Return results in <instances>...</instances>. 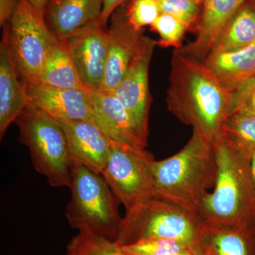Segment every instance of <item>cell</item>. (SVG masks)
Returning a JSON list of instances; mask_svg holds the SVG:
<instances>
[{
    "label": "cell",
    "mask_w": 255,
    "mask_h": 255,
    "mask_svg": "<svg viewBox=\"0 0 255 255\" xmlns=\"http://www.w3.org/2000/svg\"><path fill=\"white\" fill-rule=\"evenodd\" d=\"M66 255H130L117 242L92 233L79 231L67 246Z\"/></svg>",
    "instance_id": "cell-22"
},
{
    "label": "cell",
    "mask_w": 255,
    "mask_h": 255,
    "mask_svg": "<svg viewBox=\"0 0 255 255\" xmlns=\"http://www.w3.org/2000/svg\"><path fill=\"white\" fill-rule=\"evenodd\" d=\"M203 255H255V226L228 227L203 223Z\"/></svg>",
    "instance_id": "cell-18"
},
{
    "label": "cell",
    "mask_w": 255,
    "mask_h": 255,
    "mask_svg": "<svg viewBox=\"0 0 255 255\" xmlns=\"http://www.w3.org/2000/svg\"><path fill=\"white\" fill-rule=\"evenodd\" d=\"M216 175L214 143L193 129L182 150L152 162L154 197L196 214L203 198L214 187Z\"/></svg>",
    "instance_id": "cell-3"
},
{
    "label": "cell",
    "mask_w": 255,
    "mask_h": 255,
    "mask_svg": "<svg viewBox=\"0 0 255 255\" xmlns=\"http://www.w3.org/2000/svg\"><path fill=\"white\" fill-rule=\"evenodd\" d=\"M110 20L108 57L100 90L104 92H114L118 87L146 39L144 29H135L128 22L125 3L114 11Z\"/></svg>",
    "instance_id": "cell-10"
},
{
    "label": "cell",
    "mask_w": 255,
    "mask_h": 255,
    "mask_svg": "<svg viewBox=\"0 0 255 255\" xmlns=\"http://www.w3.org/2000/svg\"><path fill=\"white\" fill-rule=\"evenodd\" d=\"M28 105L58 120L88 121L94 123L91 90L60 89L41 83L25 85Z\"/></svg>",
    "instance_id": "cell-12"
},
{
    "label": "cell",
    "mask_w": 255,
    "mask_h": 255,
    "mask_svg": "<svg viewBox=\"0 0 255 255\" xmlns=\"http://www.w3.org/2000/svg\"><path fill=\"white\" fill-rule=\"evenodd\" d=\"M128 0H104L103 9L100 18V23L104 27L107 28V23L114 11L122 6Z\"/></svg>",
    "instance_id": "cell-30"
},
{
    "label": "cell",
    "mask_w": 255,
    "mask_h": 255,
    "mask_svg": "<svg viewBox=\"0 0 255 255\" xmlns=\"http://www.w3.org/2000/svg\"><path fill=\"white\" fill-rule=\"evenodd\" d=\"M87 90L98 91L105 77L109 50L108 28L90 23L62 38Z\"/></svg>",
    "instance_id": "cell-9"
},
{
    "label": "cell",
    "mask_w": 255,
    "mask_h": 255,
    "mask_svg": "<svg viewBox=\"0 0 255 255\" xmlns=\"http://www.w3.org/2000/svg\"><path fill=\"white\" fill-rule=\"evenodd\" d=\"M18 141L27 146L33 167L53 187H70L71 159L68 140L58 119L28 105L14 122Z\"/></svg>",
    "instance_id": "cell-6"
},
{
    "label": "cell",
    "mask_w": 255,
    "mask_h": 255,
    "mask_svg": "<svg viewBox=\"0 0 255 255\" xmlns=\"http://www.w3.org/2000/svg\"><path fill=\"white\" fill-rule=\"evenodd\" d=\"M233 92L204 62L174 50L166 98L167 109L210 142L221 135L223 124L231 116Z\"/></svg>",
    "instance_id": "cell-1"
},
{
    "label": "cell",
    "mask_w": 255,
    "mask_h": 255,
    "mask_svg": "<svg viewBox=\"0 0 255 255\" xmlns=\"http://www.w3.org/2000/svg\"><path fill=\"white\" fill-rule=\"evenodd\" d=\"M252 1V3H253V5H254V6L255 7V0H251Z\"/></svg>",
    "instance_id": "cell-33"
},
{
    "label": "cell",
    "mask_w": 255,
    "mask_h": 255,
    "mask_svg": "<svg viewBox=\"0 0 255 255\" xmlns=\"http://www.w3.org/2000/svg\"><path fill=\"white\" fill-rule=\"evenodd\" d=\"M10 49L24 85L38 83L42 67L52 47L58 42L45 16L27 0H18L9 23Z\"/></svg>",
    "instance_id": "cell-7"
},
{
    "label": "cell",
    "mask_w": 255,
    "mask_h": 255,
    "mask_svg": "<svg viewBox=\"0 0 255 255\" xmlns=\"http://www.w3.org/2000/svg\"><path fill=\"white\" fill-rule=\"evenodd\" d=\"M213 143L217 162L216 182L196 214L209 226H255V191L247 148L235 144L223 132Z\"/></svg>",
    "instance_id": "cell-2"
},
{
    "label": "cell",
    "mask_w": 255,
    "mask_h": 255,
    "mask_svg": "<svg viewBox=\"0 0 255 255\" xmlns=\"http://www.w3.org/2000/svg\"><path fill=\"white\" fill-rule=\"evenodd\" d=\"M122 248L130 255H194L180 243L167 240H145Z\"/></svg>",
    "instance_id": "cell-26"
},
{
    "label": "cell",
    "mask_w": 255,
    "mask_h": 255,
    "mask_svg": "<svg viewBox=\"0 0 255 255\" xmlns=\"http://www.w3.org/2000/svg\"><path fill=\"white\" fill-rule=\"evenodd\" d=\"M150 30L158 33L157 46L162 48L173 47L177 50L182 48L183 39L188 31L187 26L180 20L163 13H161L151 25Z\"/></svg>",
    "instance_id": "cell-24"
},
{
    "label": "cell",
    "mask_w": 255,
    "mask_h": 255,
    "mask_svg": "<svg viewBox=\"0 0 255 255\" xmlns=\"http://www.w3.org/2000/svg\"><path fill=\"white\" fill-rule=\"evenodd\" d=\"M247 1L203 0L202 18L196 38L178 50L182 54L203 61L211 52L223 27Z\"/></svg>",
    "instance_id": "cell-16"
},
{
    "label": "cell",
    "mask_w": 255,
    "mask_h": 255,
    "mask_svg": "<svg viewBox=\"0 0 255 255\" xmlns=\"http://www.w3.org/2000/svg\"><path fill=\"white\" fill-rule=\"evenodd\" d=\"M38 83L56 88L87 90L61 40L55 43L47 55Z\"/></svg>",
    "instance_id": "cell-20"
},
{
    "label": "cell",
    "mask_w": 255,
    "mask_h": 255,
    "mask_svg": "<svg viewBox=\"0 0 255 255\" xmlns=\"http://www.w3.org/2000/svg\"><path fill=\"white\" fill-rule=\"evenodd\" d=\"M71 164V197L65 211L69 223L79 231L115 241L123 220L120 201L102 174L78 162Z\"/></svg>",
    "instance_id": "cell-5"
},
{
    "label": "cell",
    "mask_w": 255,
    "mask_h": 255,
    "mask_svg": "<svg viewBox=\"0 0 255 255\" xmlns=\"http://www.w3.org/2000/svg\"><path fill=\"white\" fill-rule=\"evenodd\" d=\"M203 62L223 85L234 91L247 80L255 78V41L236 51L211 52Z\"/></svg>",
    "instance_id": "cell-19"
},
{
    "label": "cell",
    "mask_w": 255,
    "mask_h": 255,
    "mask_svg": "<svg viewBox=\"0 0 255 255\" xmlns=\"http://www.w3.org/2000/svg\"><path fill=\"white\" fill-rule=\"evenodd\" d=\"M104 0H51L47 7V25L60 40L70 33L100 21Z\"/></svg>",
    "instance_id": "cell-17"
},
{
    "label": "cell",
    "mask_w": 255,
    "mask_h": 255,
    "mask_svg": "<svg viewBox=\"0 0 255 255\" xmlns=\"http://www.w3.org/2000/svg\"><path fill=\"white\" fill-rule=\"evenodd\" d=\"M255 41V7L248 0L223 27L210 53L236 51Z\"/></svg>",
    "instance_id": "cell-21"
},
{
    "label": "cell",
    "mask_w": 255,
    "mask_h": 255,
    "mask_svg": "<svg viewBox=\"0 0 255 255\" xmlns=\"http://www.w3.org/2000/svg\"><path fill=\"white\" fill-rule=\"evenodd\" d=\"M222 132L236 145L255 146V117L232 114L223 124Z\"/></svg>",
    "instance_id": "cell-25"
},
{
    "label": "cell",
    "mask_w": 255,
    "mask_h": 255,
    "mask_svg": "<svg viewBox=\"0 0 255 255\" xmlns=\"http://www.w3.org/2000/svg\"><path fill=\"white\" fill-rule=\"evenodd\" d=\"M160 12L174 16L197 33L202 18L203 0H157Z\"/></svg>",
    "instance_id": "cell-23"
},
{
    "label": "cell",
    "mask_w": 255,
    "mask_h": 255,
    "mask_svg": "<svg viewBox=\"0 0 255 255\" xmlns=\"http://www.w3.org/2000/svg\"><path fill=\"white\" fill-rule=\"evenodd\" d=\"M68 140L71 162L102 174L112 151V141L105 132L88 121L58 120Z\"/></svg>",
    "instance_id": "cell-13"
},
{
    "label": "cell",
    "mask_w": 255,
    "mask_h": 255,
    "mask_svg": "<svg viewBox=\"0 0 255 255\" xmlns=\"http://www.w3.org/2000/svg\"><path fill=\"white\" fill-rule=\"evenodd\" d=\"M248 150V163H249L250 174L253 187L255 191V146L246 147Z\"/></svg>",
    "instance_id": "cell-31"
},
{
    "label": "cell",
    "mask_w": 255,
    "mask_h": 255,
    "mask_svg": "<svg viewBox=\"0 0 255 255\" xmlns=\"http://www.w3.org/2000/svg\"><path fill=\"white\" fill-rule=\"evenodd\" d=\"M232 114L255 117V78L247 80L233 92Z\"/></svg>",
    "instance_id": "cell-28"
},
{
    "label": "cell",
    "mask_w": 255,
    "mask_h": 255,
    "mask_svg": "<svg viewBox=\"0 0 255 255\" xmlns=\"http://www.w3.org/2000/svg\"><path fill=\"white\" fill-rule=\"evenodd\" d=\"M125 5L128 22L137 30L150 26L161 14L157 0H129Z\"/></svg>",
    "instance_id": "cell-27"
},
{
    "label": "cell",
    "mask_w": 255,
    "mask_h": 255,
    "mask_svg": "<svg viewBox=\"0 0 255 255\" xmlns=\"http://www.w3.org/2000/svg\"><path fill=\"white\" fill-rule=\"evenodd\" d=\"M18 0H0V26L4 27L9 22L12 18L16 7Z\"/></svg>",
    "instance_id": "cell-29"
},
{
    "label": "cell",
    "mask_w": 255,
    "mask_h": 255,
    "mask_svg": "<svg viewBox=\"0 0 255 255\" xmlns=\"http://www.w3.org/2000/svg\"><path fill=\"white\" fill-rule=\"evenodd\" d=\"M27 1L40 14L45 16L47 7L51 0H27Z\"/></svg>",
    "instance_id": "cell-32"
},
{
    "label": "cell",
    "mask_w": 255,
    "mask_h": 255,
    "mask_svg": "<svg viewBox=\"0 0 255 255\" xmlns=\"http://www.w3.org/2000/svg\"><path fill=\"white\" fill-rule=\"evenodd\" d=\"M28 105L24 84L20 78L9 40V23L3 27L0 43V137Z\"/></svg>",
    "instance_id": "cell-15"
},
{
    "label": "cell",
    "mask_w": 255,
    "mask_h": 255,
    "mask_svg": "<svg viewBox=\"0 0 255 255\" xmlns=\"http://www.w3.org/2000/svg\"><path fill=\"white\" fill-rule=\"evenodd\" d=\"M202 225L196 213L153 197L127 211L115 241L124 246L145 240H167L180 243L194 255H203Z\"/></svg>",
    "instance_id": "cell-4"
},
{
    "label": "cell",
    "mask_w": 255,
    "mask_h": 255,
    "mask_svg": "<svg viewBox=\"0 0 255 255\" xmlns=\"http://www.w3.org/2000/svg\"><path fill=\"white\" fill-rule=\"evenodd\" d=\"M156 46L157 41L146 36L141 51L132 61L125 77L113 92L136 124L142 140L146 145L152 102L149 90V67Z\"/></svg>",
    "instance_id": "cell-11"
},
{
    "label": "cell",
    "mask_w": 255,
    "mask_h": 255,
    "mask_svg": "<svg viewBox=\"0 0 255 255\" xmlns=\"http://www.w3.org/2000/svg\"><path fill=\"white\" fill-rule=\"evenodd\" d=\"M154 160L145 148L112 142V151L102 175L127 211L154 197Z\"/></svg>",
    "instance_id": "cell-8"
},
{
    "label": "cell",
    "mask_w": 255,
    "mask_h": 255,
    "mask_svg": "<svg viewBox=\"0 0 255 255\" xmlns=\"http://www.w3.org/2000/svg\"><path fill=\"white\" fill-rule=\"evenodd\" d=\"M94 124L111 141L145 148L136 124L113 92L91 91Z\"/></svg>",
    "instance_id": "cell-14"
}]
</instances>
